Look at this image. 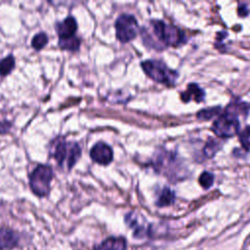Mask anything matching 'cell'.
<instances>
[{
    "label": "cell",
    "instance_id": "cell-5",
    "mask_svg": "<svg viewBox=\"0 0 250 250\" xmlns=\"http://www.w3.org/2000/svg\"><path fill=\"white\" fill-rule=\"evenodd\" d=\"M53 177L54 172L50 165H37L29 175V186L31 190L39 197L47 196L50 192V184Z\"/></svg>",
    "mask_w": 250,
    "mask_h": 250
},
{
    "label": "cell",
    "instance_id": "cell-18",
    "mask_svg": "<svg viewBox=\"0 0 250 250\" xmlns=\"http://www.w3.org/2000/svg\"><path fill=\"white\" fill-rule=\"evenodd\" d=\"M239 141L245 149L250 150V126L245 127L241 131L239 134Z\"/></svg>",
    "mask_w": 250,
    "mask_h": 250
},
{
    "label": "cell",
    "instance_id": "cell-17",
    "mask_svg": "<svg viewBox=\"0 0 250 250\" xmlns=\"http://www.w3.org/2000/svg\"><path fill=\"white\" fill-rule=\"evenodd\" d=\"M219 112H220V107L216 106V107H210V108H205L202 109L201 111H199L197 113V117L199 119H203V120H209L212 117L215 116H219Z\"/></svg>",
    "mask_w": 250,
    "mask_h": 250
},
{
    "label": "cell",
    "instance_id": "cell-20",
    "mask_svg": "<svg viewBox=\"0 0 250 250\" xmlns=\"http://www.w3.org/2000/svg\"><path fill=\"white\" fill-rule=\"evenodd\" d=\"M219 144L218 142H216L215 140L211 139L209 140V142L206 144L205 147H204V153L205 155H207L208 157H212L219 149Z\"/></svg>",
    "mask_w": 250,
    "mask_h": 250
},
{
    "label": "cell",
    "instance_id": "cell-2",
    "mask_svg": "<svg viewBox=\"0 0 250 250\" xmlns=\"http://www.w3.org/2000/svg\"><path fill=\"white\" fill-rule=\"evenodd\" d=\"M53 157L61 167L71 169L81 155L80 146L73 141L59 140L52 151Z\"/></svg>",
    "mask_w": 250,
    "mask_h": 250
},
{
    "label": "cell",
    "instance_id": "cell-10",
    "mask_svg": "<svg viewBox=\"0 0 250 250\" xmlns=\"http://www.w3.org/2000/svg\"><path fill=\"white\" fill-rule=\"evenodd\" d=\"M127 241L124 236H108L101 243L95 245L92 250H126Z\"/></svg>",
    "mask_w": 250,
    "mask_h": 250
},
{
    "label": "cell",
    "instance_id": "cell-1",
    "mask_svg": "<svg viewBox=\"0 0 250 250\" xmlns=\"http://www.w3.org/2000/svg\"><path fill=\"white\" fill-rule=\"evenodd\" d=\"M141 34L146 46L157 50L167 46L177 47L185 41V36L181 29L160 20H151L148 26L142 28Z\"/></svg>",
    "mask_w": 250,
    "mask_h": 250
},
{
    "label": "cell",
    "instance_id": "cell-12",
    "mask_svg": "<svg viewBox=\"0 0 250 250\" xmlns=\"http://www.w3.org/2000/svg\"><path fill=\"white\" fill-rule=\"evenodd\" d=\"M182 100L184 102H188L194 100L197 103H200L204 99V92L196 84H189L185 92L182 93Z\"/></svg>",
    "mask_w": 250,
    "mask_h": 250
},
{
    "label": "cell",
    "instance_id": "cell-16",
    "mask_svg": "<svg viewBox=\"0 0 250 250\" xmlns=\"http://www.w3.org/2000/svg\"><path fill=\"white\" fill-rule=\"evenodd\" d=\"M48 43V36L45 32H39L33 36L31 45L35 50H41Z\"/></svg>",
    "mask_w": 250,
    "mask_h": 250
},
{
    "label": "cell",
    "instance_id": "cell-4",
    "mask_svg": "<svg viewBox=\"0 0 250 250\" xmlns=\"http://www.w3.org/2000/svg\"><path fill=\"white\" fill-rule=\"evenodd\" d=\"M234 104L228 106L227 110L217 117L212 125V131L221 138H229L234 136L239 130V121L236 117V109Z\"/></svg>",
    "mask_w": 250,
    "mask_h": 250
},
{
    "label": "cell",
    "instance_id": "cell-22",
    "mask_svg": "<svg viewBox=\"0 0 250 250\" xmlns=\"http://www.w3.org/2000/svg\"><path fill=\"white\" fill-rule=\"evenodd\" d=\"M238 13L240 16H243L245 17L247 14H248V10L246 9V7L243 5V6H240L239 9H238Z\"/></svg>",
    "mask_w": 250,
    "mask_h": 250
},
{
    "label": "cell",
    "instance_id": "cell-11",
    "mask_svg": "<svg viewBox=\"0 0 250 250\" xmlns=\"http://www.w3.org/2000/svg\"><path fill=\"white\" fill-rule=\"evenodd\" d=\"M56 30L60 39L75 36V32L77 30L76 20L71 16L67 17L62 21L56 23Z\"/></svg>",
    "mask_w": 250,
    "mask_h": 250
},
{
    "label": "cell",
    "instance_id": "cell-21",
    "mask_svg": "<svg viewBox=\"0 0 250 250\" xmlns=\"http://www.w3.org/2000/svg\"><path fill=\"white\" fill-rule=\"evenodd\" d=\"M12 127V124L9 121H2L0 122V134L8 132Z\"/></svg>",
    "mask_w": 250,
    "mask_h": 250
},
{
    "label": "cell",
    "instance_id": "cell-15",
    "mask_svg": "<svg viewBox=\"0 0 250 250\" xmlns=\"http://www.w3.org/2000/svg\"><path fill=\"white\" fill-rule=\"evenodd\" d=\"M14 67H15V58L12 54L0 60V74L2 76L8 75L14 69Z\"/></svg>",
    "mask_w": 250,
    "mask_h": 250
},
{
    "label": "cell",
    "instance_id": "cell-9",
    "mask_svg": "<svg viewBox=\"0 0 250 250\" xmlns=\"http://www.w3.org/2000/svg\"><path fill=\"white\" fill-rule=\"evenodd\" d=\"M20 235L8 228H0V250H12L18 246Z\"/></svg>",
    "mask_w": 250,
    "mask_h": 250
},
{
    "label": "cell",
    "instance_id": "cell-6",
    "mask_svg": "<svg viewBox=\"0 0 250 250\" xmlns=\"http://www.w3.org/2000/svg\"><path fill=\"white\" fill-rule=\"evenodd\" d=\"M116 37L122 43L133 40L139 30L137 19L130 14H121L115 21Z\"/></svg>",
    "mask_w": 250,
    "mask_h": 250
},
{
    "label": "cell",
    "instance_id": "cell-7",
    "mask_svg": "<svg viewBox=\"0 0 250 250\" xmlns=\"http://www.w3.org/2000/svg\"><path fill=\"white\" fill-rule=\"evenodd\" d=\"M90 156L93 161L101 165H107L113 159V151L107 144L104 142H99L95 144L91 148Z\"/></svg>",
    "mask_w": 250,
    "mask_h": 250
},
{
    "label": "cell",
    "instance_id": "cell-13",
    "mask_svg": "<svg viewBox=\"0 0 250 250\" xmlns=\"http://www.w3.org/2000/svg\"><path fill=\"white\" fill-rule=\"evenodd\" d=\"M175 199V194L174 192L167 187H165L161 192L159 193L157 200L155 202V204L158 207H165V206H169L174 202Z\"/></svg>",
    "mask_w": 250,
    "mask_h": 250
},
{
    "label": "cell",
    "instance_id": "cell-19",
    "mask_svg": "<svg viewBox=\"0 0 250 250\" xmlns=\"http://www.w3.org/2000/svg\"><path fill=\"white\" fill-rule=\"evenodd\" d=\"M214 182V176L209 172H203L199 177V184L204 188H209Z\"/></svg>",
    "mask_w": 250,
    "mask_h": 250
},
{
    "label": "cell",
    "instance_id": "cell-8",
    "mask_svg": "<svg viewBox=\"0 0 250 250\" xmlns=\"http://www.w3.org/2000/svg\"><path fill=\"white\" fill-rule=\"evenodd\" d=\"M124 221L126 225L133 229V235L136 238H143L145 236H148L150 229L149 227L140 222L139 215L135 212H129L125 215Z\"/></svg>",
    "mask_w": 250,
    "mask_h": 250
},
{
    "label": "cell",
    "instance_id": "cell-3",
    "mask_svg": "<svg viewBox=\"0 0 250 250\" xmlns=\"http://www.w3.org/2000/svg\"><path fill=\"white\" fill-rule=\"evenodd\" d=\"M142 67L146 74L149 76L152 80L167 85L172 86L177 80L178 72L169 68L163 62L158 60H146L142 62Z\"/></svg>",
    "mask_w": 250,
    "mask_h": 250
},
{
    "label": "cell",
    "instance_id": "cell-14",
    "mask_svg": "<svg viewBox=\"0 0 250 250\" xmlns=\"http://www.w3.org/2000/svg\"><path fill=\"white\" fill-rule=\"evenodd\" d=\"M59 46L62 50L77 51L80 47V39L77 36L59 39Z\"/></svg>",
    "mask_w": 250,
    "mask_h": 250
}]
</instances>
